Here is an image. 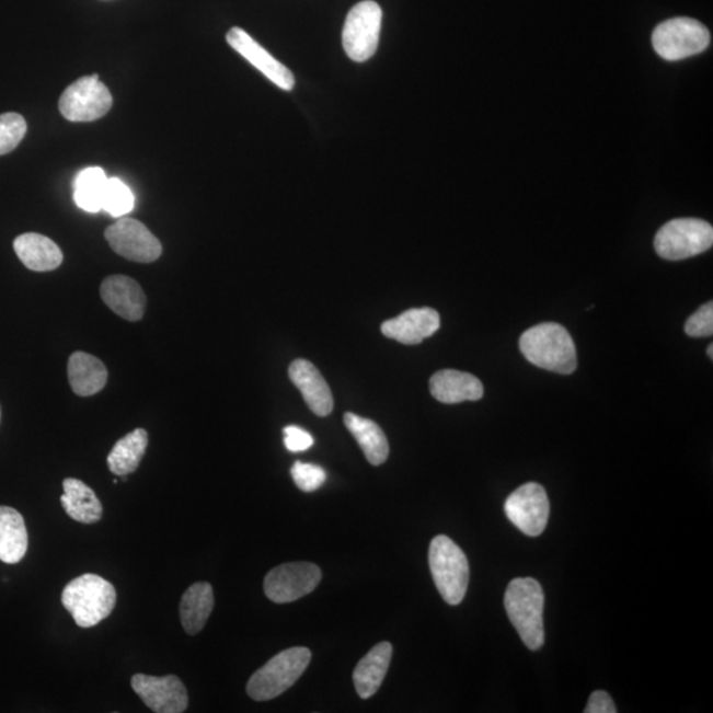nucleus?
Returning a JSON list of instances; mask_svg holds the SVG:
<instances>
[{"label":"nucleus","instance_id":"nucleus-1","mask_svg":"<svg viewBox=\"0 0 713 713\" xmlns=\"http://www.w3.org/2000/svg\"><path fill=\"white\" fill-rule=\"evenodd\" d=\"M519 349L532 365L557 375H573L577 368L574 340L561 324L543 323L530 327L520 336Z\"/></svg>","mask_w":713,"mask_h":713},{"label":"nucleus","instance_id":"nucleus-2","mask_svg":"<svg viewBox=\"0 0 713 713\" xmlns=\"http://www.w3.org/2000/svg\"><path fill=\"white\" fill-rule=\"evenodd\" d=\"M544 594L541 584L531 577L510 582L505 594V609L520 640L532 652L544 645Z\"/></svg>","mask_w":713,"mask_h":713},{"label":"nucleus","instance_id":"nucleus-3","mask_svg":"<svg viewBox=\"0 0 713 713\" xmlns=\"http://www.w3.org/2000/svg\"><path fill=\"white\" fill-rule=\"evenodd\" d=\"M62 606L80 628H92L112 614L117 593L111 582L99 575L76 577L64 588Z\"/></svg>","mask_w":713,"mask_h":713},{"label":"nucleus","instance_id":"nucleus-4","mask_svg":"<svg viewBox=\"0 0 713 713\" xmlns=\"http://www.w3.org/2000/svg\"><path fill=\"white\" fill-rule=\"evenodd\" d=\"M312 653L307 647H291L275 655L250 678L246 691L255 702H267L297 683L310 665Z\"/></svg>","mask_w":713,"mask_h":713},{"label":"nucleus","instance_id":"nucleus-5","mask_svg":"<svg viewBox=\"0 0 713 713\" xmlns=\"http://www.w3.org/2000/svg\"><path fill=\"white\" fill-rule=\"evenodd\" d=\"M429 570L442 599L449 606H459L464 600L469 584L468 559L451 538L438 536L429 544Z\"/></svg>","mask_w":713,"mask_h":713},{"label":"nucleus","instance_id":"nucleus-6","mask_svg":"<svg viewBox=\"0 0 713 713\" xmlns=\"http://www.w3.org/2000/svg\"><path fill=\"white\" fill-rule=\"evenodd\" d=\"M713 245L712 225L699 218H676L654 238L655 252L667 261H683L709 252Z\"/></svg>","mask_w":713,"mask_h":713},{"label":"nucleus","instance_id":"nucleus-7","mask_svg":"<svg viewBox=\"0 0 713 713\" xmlns=\"http://www.w3.org/2000/svg\"><path fill=\"white\" fill-rule=\"evenodd\" d=\"M653 47L662 59L678 61L702 54L711 43L710 31L691 18H674L653 32Z\"/></svg>","mask_w":713,"mask_h":713},{"label":"nucleus","instance_id":"nucleus-8","mask_svg":"<svg viewBox=\"0 0 713 713\" xmlns=\"http://www.w3.org/2000/svg\"><path fill=\"white\" fill-rule=\"evenodd\" d=\"M381 24L382 10L372 0H365L350 10L343 30V45L349 59L364 62L375 56Z\"/></svg>","mask_w":713,"mask_h":713},{"label":"nucleus","instance_id":"nucleus-9","mask_svg":"<svg viewBox=\"0 0 713 713\" xmlns=\"http://www.w3.org/2000/svg\"><path fill=\"white\" fill-rule=\"evenodd\" d=\"M112 106V93L97 74L81 77L66 89L59 102L62 117L70 122L100 119Z\"/></svg>","mask_w":713,"mask_h":713},{"label":"nucleus","instance_id":"nucleus-10","mask_svg":"<svg viewBox=\"0 0 713 713\" xmlns=\"http://www.w3.org/2000/svg\"><path fill=\"white\" fill-rule=\"evenodd\" d=\"M505 514L517 529L528 537H539L548 526L550 501L544 487L537 483L519 486L505 503Z\"/></svg>","mask_w":713,"mask_h":713},{"label":"nucleus","instance_id":"nucleus-11","mask_svg":"<svg viewBox=\"0 0 713 713\" xmlns=\"http://www.w3.org/2000/svg\"><path fill=\"white\" fill-rule=\"evenodd\" d=\"M321 570L317 564L295 562L279 565L265 577V594L276 603H287L310 595L321 582Z\"/></svg>","mask_w":713,"mask_h":713},{"label":"nucleus","instance_id":"nucleus-12","mask_svg":"<svg viewBox=\"0 0 713 713\" xmlns=\"http://www.w3.org/2000/svg\"><path fill=\"white\" fill-rule=\"evenodd\" d=\"M108 245L120 256L133 262L151 263L163 253L162 243L134 218H120L105 231Z\"/></svg>","mask_w":713,"mask_h":713},{"label":"nucleus","instance_id":"nucleus-13","mask_svg":"<svg viewBox=\"0 0 713 713\" xmlns=\"http://www.w3.org/2000/svg\"><path fill=\"white\" fill-rule=\"evenodd\" d=\"M133 690L157 713H182L188 709V692L176 676L151 677L135 674Z\"/></svg>","mask_w":713,"mask_h":713},{"label":"nucleus","instance_id":"nucleus-14","mask_svg":"<svg viewBox=\"0 0 713 713\" xmlns=\"http://www.w3.org/2000/svg\"><path fill=\"white\" fill-rule=\"evenodd\" d=\"M227 42L235 53L245 57L276 87L290 92L295 88V77L290 69L269 55L261 44L240 27L231 28L227 35Z\"/></svg>","mask_w":713,"mask_h":713},{"label":"nucleus","instance_id":"nucleus-15","mask_svg":"<svg viewBox=\"0 0 713 713\" xmlns=\"http://www.w3.org/2000/svg\"><path fill=\"white\" fill-rule=\"evenodd\" d=\"M440 327V314L434 308H413L395 319L384 321L383 336L404 345H417L435 335Z\"/></svg>","mask_w":713,"mask_h":713},{"label":"nucleus","instance_id":"nucleus-16","mask_svg":"<svg viewBox=\"0 0 713 713\" xmlns=\"http://www.w3.org/2000/svg\"><path fill=\"white\" fill-rule=\"evenodd\" d=\"M101 298L119 318L139 321L145 317L146 295L139 283L126 275L108 276L101 285Z\"/></svg>","mask_w":713,"mask_h":713},{"label":"nucleus","instance_id":"nucleus-17","mask_svg":"<svg viewBox=\"0 0 713 713\" xmlns=\"http://www.w3.org/2000/svg\"><path fill=\"white\" fill-rule=\"evenodd\" d=\"M288 375L313 414L327 416L332 413V391L317 366L307 359H295L288 369Z\"/></svg>","mask_w":713,"mask_h":713},{"label":"nucleus","instance_id":"nucleus-18","mask_svg":"<svg viewBox=\"0 0 713 713\" xmlns=\"http://www.w3.org/2000/svg\"><path fill=\"white\" fill-rule=\"evenodd\" d=\"M429 390L436 401L456 404L465 401H480L484 396V384L469 372L446 369L429 379Z\"/></svg>","mask_w":713,"mask_h":713},{"label":"nucleus","instance_id":"nucleus-19","mask_svg":"<svg viewBox=\"0 0 713 713\" xmlns=\"http://www.w3.org/2000/svg\"><path fill=\"white\" fill-rule=\"evenodd\" d=\"M391 657L393 646L390 642H381L358 662L353 672V682L359 698L369 699L379 690L389 671Z\"/></svg>","mask_w":713,"mask_h":713},{"label":"nucleus","instance_id":"nucleus-20","mask_svg":"<svg viewBox=\"0 0 713 713\" xmlns=\"http://www.w3.org/2000/svg\"><path fill=\"white\" fill-rule=\"evenodd\" d=\"M14 249L19 260L32 272H53L61 266L64 260L60 248L48 237L37 233L19 235Z\"/></svg>","mask_w":713,"mask_h":713},{"label":"nucleus","instance_id":"nucleus-21","mask_svg":"<svg viewBox=\"0 0 713 713\" xmlns=\"http://www.w3.org/2000/svg\"><path fill=\"white\" fill-rule=\"evenodd\" d=\"M108 372L104 363L85 352L69 357L68 379L74 394L92 396L104 390Z\"/></svg>","mask_w":713,"mask_h":713},{"label":"nucleus","instance_id":"nucleus-22","mask_svg":"<svg viewBox=\"0 0 713 713\" xmlns=\"http://www.w3.org/2000/svg\"><path fill=\"white\" fill-rule=\"evenodd\" d=\"M61 504L68 516L83 525L97 524L102 518V505L92 487L77 479H66L62 483Z\"/></svg>","mask_w":713,"mask_h":713},{"label":"nucleus","instance_id":"nucleus-23","mask_svg":"<svg viewBox=\"0 0 713 713\" xmlns=\"http://www.w3.org/2000/svg\"><path fill=\"white\" fill-rule=\"evenodd\" d=\"M344 424L349 429V433L355 436L366 460L371 465H381L388 460L390 453L389 441L387 435L376 422L353 413H346Z\"/></svg>","mask_w":713,"mask_h":713},{"label":"nucleus","instance_id":"nucleus-24","mask_svg":"<svg viewBox=\"0 0 713 713\" xmlns=\"http://www.w3.org/2000/svg\"><path fill=\"white\" fill-rule=\"evenodd\" d=\"M214 608V588L209 583H195L186 589L180 602V619L184 631L191 635L200 633Z\"/></svg>","mask_w":713,"mask_h":713},{"label":"nucleus","instance_id":"nucleus-25","mask_svg":"<svg viewBox=\"0 0 713 713\" xmlns=\"http://www.w3.org/2000/svg\"><path fill=\"white\" fill-rule=\"evenodd\" d=\"M28 549V532L22 514L12 507L0 506V561L15 564Z\"/></svg>","mask_w":713,"mask_h":713},{"label":"nucleus","instance_id":"nucleus-26","mask_svg":"<svg viewBox=\"0 0 713 713\" xmlns=\"http://www.w3.org/2000/svg\"><path fill=\"white\" fill-rule=\"evenodd\" d=\"M149 445V434L146 429H134L125 438L117 441L107 456V465L115 475H128L137 471Z\"/></svg>","mask_w":713,"mask_h":713},{"label":"nucleus","instance_id":"nucleus-27","mask_svg":"<svg viewBox=\"0 0 713 713\" xmlns=\"http://www.w3.org/2000/svg\"><path fill=\"white\" fill-rule=\"evenodd\" d=\"M107 176L100 166H90L79 173L74 183V202L89 214L102 210Z\"/></svg>","mask_w":713,"mask_h":713},{"label":"nucleus","instance_id":"nucleus-28","mask_svg":"<svg viewBox=\"0 0 713 713\" xmlns=\"http://www.w3.org/2000/svg\"><path fill=\"white\" fill-rule=\"evenodd\" d=\"M134 205L135 197L131 189L117 177L107 179L102 210L113 217H122L130 214Z\"/></svg>","mask_w":713,"mask_h":713},{"label":"nucleus","instance_id":"nucleus-29","mask_svg":"<svg viewBox=\"0 0 713 713\" xmlns=\"http://www.w3.org/2000/svg\"><path fill=\"white\" fill-rule=\"evenodd\" d=\"M27 134V122L21 114L0 115V157L14 151Z\"/></svg>","mask_w":713,"mask_h":713},{"label":"nucleus","instance_id":"nucleus-30","mask_svg":"<svg viewBox=\"0 0 713 713\" xmlns=\"http://www.w3.org/2000/svg\"><path fill=\"white\" fill-rule=\"evenodd\" d=\"M291 474L295 484L306 493L318 491L326 481V473L323 468L301 461L295 462Z\"/></svg>","mask_w":713,"mask_h":713},{"label":"nucleus","instance_id":"nucleus-31","mask_svg":"<svg viewBox=\"0 0 713 713\" xmlns=\"http://www.w3.org/2000/svg\"><path fill=\"white\" fill-rule=\"evenodd\" d=\"M685 331L690 337H711L713 335V303H705L687 320Z\"/></svg>","mask_w":713,"mask_h":713},{"label":"nucleus","instance_id":"nucleus-32","mask_svg":"<svg viewBox=\"0 0 713 713\" xmlns=\"http://www.w3.org/2000/svg\"><path fill=\"white\" fill-rule=\"evenodd\" d=\"M285 446L290 452H304L313 446V438L310 433L298 426L285 428Z\"/></svg>","mask_w":713,"mask_h":713},{"label":"nucleus","instance_id":"nucleus-33","mask_svg":"<svg viewBox=\"0 0 713 713\" xmlns=\"http://www.w3.org/2000/svg\"><path fill=\"white\" fill-rule=\"evenodd\" d=\"M586 713H616L617 709L613 703L612 698H610L607 691H595L593 695L589 697Z\"/></svg>","mask_w":713,"mask_h":713},{"label":"nucleus","instance_id":"nucleus-34","mask_svg":"<svg viewBox=\"0 0 713 713\" xmlns=\"http://www.w3.org/2000/svg\"><path fill=\"white\" fill-rule=\"evenodd\" d=\"M706 355L712 359L713 358V345L711 344L709 346V349H706Z\"/></svg>","mask_w":713,"mask_h":713},{"label":"nucleus","instance_id":"nucleus-35","mask_svg":"<svg viewBox=\"0 0 713 713\" xmlns=\"http://www.w3.org/2000/svg\"><path fill=\"white\" fill-rule=\"evenodd\" d=\"M0 416H2V411H0Z\"/></svg>","mask_w":713,"mask_h":713}]
</instances>
